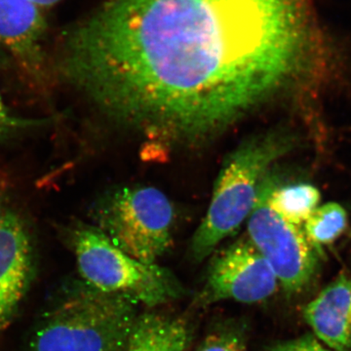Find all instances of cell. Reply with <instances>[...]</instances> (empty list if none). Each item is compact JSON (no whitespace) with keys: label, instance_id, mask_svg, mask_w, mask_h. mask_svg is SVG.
I'll return each instance as SVG.
<instances>
[{"label":"cell","instance_id":"cell-7","mask_svg":"<svg viewBox=\"0 0 351 351\" xmlns=\"http://www.w3.org/2000/svg\"><path fill=\"white\" fill-rule=\"evenodd\" d=\"M276 274L248 239H240L216 256L202 292V306L221 301L257 304L276 292Z\"/></svg>","mask_w":351,"mask_h":351},{"label":"cell","instance_id":"cell-4","mask_svg":"<svg viewBox=\"0 0 351 351\" xmlns=\"http://www.w3.org/2000/svg\"><path fill=\"white\" fill-rule=\"evenodd\" d=\"M68 241L83 282L97 290L125 295L149 307L168 304L184 295L182 284L169 269L132 257L96 226H73Z\"/></svg>","mask_w":351,"mask_h":351},{"label":"cell","instance_id":"cell-6","mask_svg":"<svg viewBox=\"0 0 351 351\" xmlns=\"http://www.w3.org/2000/svg\"><path fill=\"white\" fill-rule=\"evenodd\" d=\"M271 180L263 179L255 207L248 218V239L274 270L287 294L302 292L313 281L319 255L304 228L286 221L269 204Z\"/></svg>","mask_w":351,"mask_h":351},{"label":"cell","instance_id":"cell-16","mask_svg":"<svg viewBox=\"0 0 351 351\" xmlns=\"http://www.w3.org/2000/svg\"><path fill=\"white\" fill-rule=\"evenodd\" d=\"M269 351H334L325 348L316 337L304 335L300 338L276 343Z\"/></svg>","mask_w":351,"mask_h":351},{"label":"cell","instance_id":"cell-18","mask_svg":"<svg viewBox=\"0 0 351 351\" xmlns=\"http://www.w3.org/2000/svg\"><path fill=\"white\" fill-rule=\"evenodd\" d=\"M4 64V59L3 57H2V55L0 54V66H2V64Z\"/></svg>","mask_w":351,"mask_h":351},{"label":"cell","instance_id":"cell-1","mask_svg":"<svg viewBox=\"0 0 351 351\" xmlns=\"http://www.w3.org/2000/svg\"><path fill=\"white\" fill-rule=\"evenodd\" d=\"M313 0H106L71 29L60 71L147 137L219 133L332 57Z\"/></svg>","mask_w":351,"mask_h":351},{"label":"cell","instance_id":"cell-17","mask_svg":"<svg viewBox=\"0 0 351 351\" xmlns=\"http://www.w3.org/2000/svg\"><path fill=\"white\" fill-rule=\"evenodd\" d=\"M32 1L43 10V9L50 8V7L56 5V4L61 2L62 0H32Z\"/></svg>","mask_w":351,"mask_h":351},{"label":"cell","instance_id":"cell-14","mask_svg":"<svg viewBox=\"0 0 351 351\" xmlns=\"http://www.w3.org/2000/svg\"><path fill=\"white\" fill-rule=\"evenodd\" d=\"M45 120L21 119L12 114L0 93V142L7 141L27 129L45 123Z\"/></svg>","mask_w":351,"mask_h":351},{"label":"cell","instance_id":"cell-2","mask_svg":"<svg viewBox=\"0 0 351 351\" xmlns=\"http://www.w3.org/2000/svg\"><path fill=\"white\" fill-rule=\"evenodd\" d=\"M140 304L76 284L38 323L29 351H125Z\"/></svg>","mask_w":351,"mask_h":351},{"label":"cell","instance_id":"cell-13","mask_svg":"<svg viewBox=\"0 0 351 351\" xmlns=\"http://www.w3.org/2000/svg\"><path fill=\"white\" fill-rule=\"evenodd\" d=\"M348 226V214L339 203L329 202L314 210L302 226L309 243L321 253L322 247L332 244Z\"/></svg>","mask_w":351,"mask_h":351},{"label":"cell","instance_id":"cell-9","mask_svg":"<svg viewBox=\"0 0 351 351\" xmlns=\"http://www.w3.org/2000/svg\"><path fill=\"white\" fill-rule=\"evenodd\" d=\"M47 22L32 0H0V44L32 82L45 78L43 39Z\"/></svg>","mask_w":351,"mask_h":351},{"label":"cell","instance_id":"cell-10","mask_svg":"<svg viewBox=\"0 0 351 351\" xmlns=\"http://www.w3.org/2000/svg\"><path fill=\"white\" fill-rule=\"evenodd\" d=\"M304 317L330 350L351 351V277L339 274L307 304Z\"/></svg>","mask_w":351,"mask_h":351},{"label":"cell","instance_id":"cell-11","mask_svg":"<svg viewBox=\"0 0 351 351\" xmlns=\"http://www.w3.org/2000/svg\"><path fill=\"white\" fill-rule=\"evenodd\" d=\"M191 339L186 320L164 314L138 315L125 351H184Z\"/></svg>","mask_w":351,"mask_h":351},{"label":"cell","instance_id":"cell-15","mask_svg":"<svg viewBox=\"0 0 351 351\" xmlns=\"http://www.w3.org/2000/svg\"><path fill=\"white\" fill-rule=\"evenodd\" d=\"M197 351H246V346L235 332H221L208 337Z\"/></svg>","mask_w":351,"mask_h":351},{"label":"cell","instance_id":"cell-5","mask_svg":"<svg viewBox=\"0 0 351 351\" xmlns=\"http://www.w3.org/2000/svg\"><path fill=\"white\" fill-rule=\"evenodd\" d=\"M174 208L154 186L123 188L96 208L99 228L115 246L147 263H156L172 243Z\"/></svg>","mask_w":351,"mask_h":351},{"label":"cell","instance_id":"cell-3","mask_svg":"<svg viewBox=\"0 0 351 351\" xmlns=\"http://www.w3.org/2000/svg\"><path fill=\"white\" fill-rule=\"evenodd\" d=\"M287 134L270 133L247 141L228 157L213 197L191 241L195 261L207 258L250 217L269 166L293 147Z\"/></svg>","mask_w":351,"mask_h":351},{"label":"cell","instance_id":"cell-8","mask_svg":"<svg viewBox=\"0 0 351 351\" xmlns=\"http://www.w3.org/2000/svg\"><path fill=\"white\" fill-rule=\"evenodd\" d=\"M34 265L29 228L13 207L0 200V335L29 292Z\"/></svg>","mask_w":351,"mask_h":351},{"label":"cell","instance_id":"cell-12","mask_svg":"<svg viewBox=\"0 0 351 351\" xmlns=\"http://www.w3.org/2000/svg\"><path fill=\"white\" fill-rule=\"evenodd\" d=\"M320 191L309 184H295L276 188L274 182L269 191V204L286 221L304 226L319 205Z\"/></svg>","mask_w":351,"mask_h":351}]
</instances>
